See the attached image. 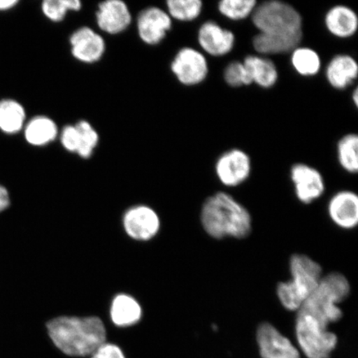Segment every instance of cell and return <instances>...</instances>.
I'll return each mask as SVG.
<instances>
[{
    "mask_svg": "<svg viewBox=\"0 0 358 358\" xmlns=\"http://www.w3.org/2000/svg\"><path fill=\"white\" fill-rule=\"evenodd\" d=\"M47 329L53 344L70 357L91 356L106 340L105 324L98 317H58Z\"/></svg>",
    "mask_w": 358,
    "mask_h": 358,
    "instance_id": "obj_1",
    "label": "cell"
},
{
    "mask_svg": "<svg viewBox=\"0 0 358 358\" xmlns=\"http://www.w3.org/2000/svg\"><path fill=\"white\" fill-rule=\"evenodd\" d=\"M201 222L206 234L217 240L225 237L243 239L252 229V218L248 210L223 192L206 199L201 208Z\"/></svg>",
    "mask_w": 358,
    "mask_h": 358,
    "instance_id": "obj_2",
    "label": "cell"
},
{
    "mask_svg": "<svg viewBox=\"0 0 358 358\" xmlns=\"http://www.w3.org/2000/svg\"><path fill=\"white\" fill-rule=\"evenodd\" d=\"M350 283L341 273L333 272L322 277L319 285L297 312L329 328L330 324L342 319L343 310L338 304L350 294Z\"/></svg>",
    "mask_w": 358,
    "mask_h": 358,
    "instance_id": "obj_3",
    "label": "cell"
},
{
    "mask_svg": "<svg viewBox=\"0 0 358 358\" xmlns=\"http://www.w3.org/2000/svg\"><path fill=\"white\" fill-rule=\"evenodd\" d=\"M291 280L280 282L276 294L285 310L297 312L317 287L323 277L319 263L303 254H294L290 258Z\"/></svg>",
    "mask_w": 358,
    "mask_h": 358,
    "instance_id": "obj_4",
    "label": "cell"
},
{
    "mask_svg": "<svg viewBox=\"0 0 358 358\" xmlns=\"http://www.w3.org/2000/svg\"><path fill=\"white\" fill-rule=\"evenodd\" d=\"M252 20L259 34L279 37L303 34L301 13L289 3L279 0L258 3Z\"/></svg>",
    "mask_w": 358,
    "mask_h": 358,
    "instance_id": "obj_5",
    "label": "cell"
},
{
    "mask_svg": "<svg viewBox=\"0 0 358 358\" xmlns=\"http://www.w3.org/2000/svg\"><path fill=\"white\" fill-rule=\"evenodd\" d=\"M295 336L307 358H330L338 345L337 335L301 312L295 320Z\"/></svg>",
    "mask_w": 358,
    "mask_h": 358,
    "instance_id": "obj_6",
    "label": "cell"
},
{
    "mask_svg": "<svg viewBox=\"0 0 358 358\" xmlns=\"http://www.w3.org/2000/svg\"><path fill=\"white\" fill-rule=\"evenodd\" d=\"M171 70L179 83L185 86L194 87L207 79L209 65L203 52L186 47L180 49L174 57Z\"/></svg>",
    "mask_w": 358,
    "mask_h": 358,
    "instance_id": "obj_7",
    "label": "cell"
},
{
    "mask_svg": "<svg viewBox=\"0 0 358 358\" xmlns=\"http://www.w3.org/2000/svg\"><path fill=\"white\" fill-rule=\"evenodd\" d=\"M215 172L223 185L234 187L243 185L252 173V160L245 151L232 149L224 152L215 164Z\"/></svg>",
    "mask_w": 358,
    "mask_h": 358,
    "instance_id": "obj_8",
    "label": "cell"
},
{
    "mask_svg": "<svg viewBox=\"0 0 358 358\" xmlns=\"http://www.w3.org/2000/svg\"><path fill=\"white\" fill-rule=\"evenodd\" d=\"M257 341L262 358H301V352L292 342L266 322L258 326Z\"/></svg>",
    "mask_w": 358,
    "mask_h": 358,
    "instance_id": "obj_9",
    "label": "cell"
},
{
    "mask_svg": "<svg viewBox=\"0 0 358 358\" xmlns=\"http://www.w3.org/2000/svg\"><path fill=\"white\" fill-rule=\"evenodd\" d=\"M290 178L294 186L295 195L303 204H310L319 199L325 191L324 179L315 168L298 163L290 170Z\"/></svg>",
    "mask_w": 358,
    "mask_h": 358,
    "instance_id": "obj_10",
    "label": "cell"
},
{
    "mask_svg": "<svg viewBox=\"0 0 358 358\" xmlns=\"http://www.w3.org/2000/svg\"><path fill=\"white\" fill-rule=\"evenodd\" d=\"M198 42L201 50L209 56L221 57L234 50L236 36L214 21L201 24L198 32Z\"/></svg>",
    "mask_w": 358,
    "mask_h": 358,
    "instance_id": "obj_11",
    "label": "cell"
},
{
    "mask_svg": "<svg viewBox=\"0 0 358 358\" xmlns=\"http://www.w3.org/2000/svg\"><path fill=\"white\" fill-rule=\"evenodd\" d=\"M172 24V19L166 11L157 7L148 8L138 17V34L143 42L154 46L163 41Z\"/></svg>",
    "mask_w": 358,
    "mask_h": 358,
    "instance_id": "obj_12",
    "label": "cell"
},
{
    "mask_svg": "<svg viewBox=\"0 0 358 358\" xmlns=\"http://www.w3.org/2000/svg\"><path fill=\"white\" fill-rule=\"evenodd\" d=\"M123 225L127 234L133 239L148 241L158 234L160 221L153 209L137 206L124 214Z\"/></svg>",
    "mask_w": 358,
    "mask_h": 358,
    "instance_id": "obj_13",
    "label": "cell"
},
{
    "mask_svg": "<svg viewBox=\"0 0 358 358\" xmlns=\"http://www.w3.org/2000/svg\"><path fill=\"white\" fill-rule=\"evenodd\" d=\"M71 55L84 64H94L101 59L106 51L104 38L89 27L75 31L70 38Z\"/></svg>",
    "mask_w": 358,
    "mask_h": 358,
    "instance_id": "obj_14",
    "label": "cell"
},
{
    "mask_svg": "<svg viewBox=\"0 0 358 358\" xmlns=\"http://www.w3.org/2000/svg\"><path fill=\"white\" fill-rule=\"evenodd\" d=\"M98 27L106 34H118L128 29L131 22V13L122 0H106L98 6Z\"/></svg>",
    "mask_w": 358,
    "mask_h": 358,
    "instance_id": "obj_15",
    "label": "cell"
},
{
    "mask_svg": "<svg viewBox=\"0 0 358 358\" xmlns=\"http://www.w3.org/2000/svg\"><path fill=\"white\" fill-rule=\"evenodd\" d=\"M328 212L331 220L344 230H352L358 223V196L352 191L337 192L330 199Z\"/></svg>",
    "mask_w": 358,
    "mask_h": 358,
    "instance_id": "obj_16",
    "label": "cell"
},
{
    "mask_svg": "<svg viewBox=\"0 0 358 358\" xmlns=\"http://www.w3.org/2000/svg\"><path fill=\"white\" fill-rule=\"evenodd\" d=\"M327 30L334 37L346 39L355 35L358 29V17L352 8L338 4L330 8L324 17Z\"/></svg>",
    "mask_w": 358,
    "mask_h": 358,
    "instance_id": "obj_17",
    "label": "cell"
},
{
    "mask_svg": "<svg viewBox=\"0 0 358 358\" xmlns=\"http://www.w3.org/2000/svg\"><path fill=\"white\" fill-rule=\"evenodd\" d=\"M358 75V64L355 57L348 55H336L326 66L325 76L330 86L345 90L355 83Z\"/></svg>",
    "mask_w": 358,
    "mask_h": 358,
    "instance_id": "obj_18",
    "label": "cell"
},
{
    "mask_svg": "<svg viewBox=\"0 0 358 358\" xmlns=\"http://www.w3.org/2000/svg\"><path fill=\"white\" fill-rule=\"evenodd\" d=\"M243 64L248 70L252 83L268 89L278 82L279 71L274 62L265 57L249 55L245 57Z\"/></svg>",
    "mask_w": 358,
    "mask_h": 358,
    "instance_id": "obj_19",
    "label": "cell"
},
{
    "mask_svg": "<svg viewBox=\"0 0 358 358\" xmlns=\"http://www.w3.org/2000/svg\"><path fill=\"white\" fill-rule=\"evenodd\" d=\"M302 38L303 34L279 37L258 33L253 38L252 44L255 51L259 55H283L299 47Z\"/></svg>",
    "mask_w": 358,
    "mask_h": 358,
    "instance_id": "obj_20",
    "label": "cell"
},
{
    "mask_svg": "<svg viewBox=\"0 0 358 358\" xmlns=\"http://www.w3.org/2000/svg\"><path fill=\"white\" fill-rule=\"evenodd\" d=\"M142 310L136 299L128 294H119L113 299L110 307V317L118 327H129L141 320Z\"/></svg>",
    "mask_w": 358,
    "mask_h": 358,
    "instance_id": "obj_21",
    "label": "cell"
},
{
    "mask_svg": "<svg viewBox=\"0 0 358 358\" xmlns=\"http://www.w3.org/2000/svg\"><path fill=\"white\" fill-rule=\"evenodd\" d=\"M57 134L58 129L55 120L47 116H36L25 127V140L34 146L50 144L56 140Z\"/></svg>",
    "mask_w": 358,
    "mask_h": 358,
    "instance_id": "obj_22",
    "label": "cell"
},
{
    "mask_svg": "<svg viewBox=\"0 0 358 358\" xmlns=\"http://www.w3.org/2000/svg\"><path fill=\"white\" fill-rule=\"evenodd\" d=\"M291 65L299 75L304 78L315 77L322 69L321 57L315 49L297 47L291 52Z\"/></svg>",
    "mask_w": 358,
    "mask_h": 358,
    "instance_id": "obj_23",
    "label": "cell"
},
{
    "mask_svg": "<svg viewBox=\"0 0 358 358\" xmlns=\"http://www.w3.org/2000/svg\"><path fill=\"white\" fill-rule=\"evenodd\" d=\"M25 120V110L20 103L13 100L0 102V129L3 132H20L24 128Z\"/></svg>",
    "mask_w": 358,
    "mask_h": 358,
    "instance_id": "obj_24",
    "label": "cell"
},
{
    "mask_svg": "<svg viewBox=\"0 0 358 358\" xmlns=\"http://www.w3.org/2000/svg\"><path fill=\"white\" fill-rule=\"evenodd\" d=\"M338 163L349 173L358 171V136L348 134L340 138L337 145Z\"/></svg>",
    "mask_w": 358,
    "mask_h": 358,
    "instance_id": "obj_25",
    "label": "cell"
},
{
    "mask_svg": "<svg viewBox=\"0 0 358 358\" xmlns=\"http://www.w3.org/2000/svg\"><path fill=\"white\" fill-rule=\"evenodd\" d=\"M167 10L172 20L192 22L201 15L203 3L201 0H169Z\"/></svg>",
    "mask_w": 358,
    "mask_h": 358,
    "instance_id": "obj_26",
    "label": "cell"
},
{
    "mask_svg": "<svg viewBox=\"0 0 358 358\" xmlns=\"http://www.w3.org/2000/svg\"><path fill=\"white\" fill-rule=\"evenodd\" d=\"M257 6V0H222L217 8L226 19L241 21L252 16Z\"/></svg>",
    "mask_w": 358,
    "mask_h": 358,
    "instance_id": "obj_27",
    "label": "cell"
},
{
    "mask_svg": "<svg viewBox=\"0 0 358 358\" xmlns=\"http://www.w3.org/2000/svg\"><path fill=\"white\" fill-rule=\"evenodd\" d=\"M80 8L82 2L79 0H45L42 3L43 15L52 22L62 21L67 13L78 12Z\"/></svg>",
    "mask_w": 358,
    "mask_h": 358,
    "instance_id": "obj_28",
    "label": "cell"
},
{
    "mask_svg": "<svg viewBox=\"0 0 358 358\" xmlns=\"http://www.w3.org/2000/svg\"><path fill=\"white\" fill-rule=\"evenodd\" d=\"M79 132V146L77 154L83 159H89L99 142V136L87 120H80L76 124Z\"/></svg>",
    "mask_w": 358,
    "mask_h": 358,
    "instance_id": "obj_29",
    "label": "cell"
},
{
    "mask_svg": "<svg viewBox=\"0 0 358 358\" xmlns=\"http://www.w3.org/2000/svg\"><path fill=\"white\" fill-rule=\"evenodd\" d=\"M223 78L231 87H241L252 84L243 62L235 61L228 64L224 70Z\"/></svg>",
    "mask_w": 358,
    "mask_h": 358,
    "instance_id": "obj_30",
    "label": "cell"
},
{
    "mask_svg": "<svg viewBox=\"0 0 358 358\" xmlns=\"http://www.w3.org/2000/svg\"><path fill=\"white\" fill-rule=\"evenodd\" d=\"M79 132L76 125H67L61 133V143L71 153H77L79 146Z\"/></svg>",
    "mask_w": 358,
    "mask_h": 358,
    "instance_id": "obj_31",
    "label": "cell"
},
{
    "mask_svg": "<svg viewBox=\"0 0 358 358\" xmlns=\"http://www.w3.org/2000/svg\"><path fill=\"white\" fill-rule=\"evenodd\" d=\"M91 358H127L122 348L113 343H104L91 355Z\"/></svg>",
    "mask_w": 358,
    "mask_h": 358,
    "instance_id": "obj_32",
    "label": "cell"
},
{
    "mask_svg": "<svg viewBox=\"0 0 358 358\" xmlns=\"http://www.w3.org/2000/svg\"><path fill=\"white\" fill-rule=\"evenodd\" d=\"M10 204V194L6 187L0 185V213L6 210Z\"/></svg>",
    "mask_w": 358,
    "mask_h": 358,
    "instance_id": "obj_33",
    "label": "cell"
},
{
    "mask_svg": "<svg viewBox=\"0 0 358 358\" xmlns=\"http://www.w3.org/2000/svg\"><path fill=\"white\" fill-rule=\"evenodd\" d=\"M19 3L17 0H0V10H8Z\"/></svg>",
    "mask_w": 358,
    "mask_h": 358,
    "instance_id": "obj_34",
    "label": "cell"
},
{
    "mask_svg": "<svg viewBox=\"0 0 358 358\" xmlns=\"http://www.w3.org/2000/svg\"><path fill=\"white\" fill-rule=\"evenodd\" d=\"M352 98L353 103H355V105L356 106H358V90H357V88H355V91H353Z\"/></svg>",
    "mask_w": 358,
    "mask_h": 358,
    "instance_id": "obj_35",
    "label": "cell"
}]
</instances>
